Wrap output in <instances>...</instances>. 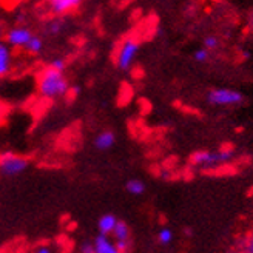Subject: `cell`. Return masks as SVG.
I'll use <instances>...</instances> for the list:
<instances>
[{"mask_svg":"<svg viewBox=\"0 0 253 253\" xmlns=\"http://www.w3.org/2000/svg\"><path fill=\"white\" fill-rule=\"evenodd\" d=\"M70 91V84L65 74L62 71H56L53 68H46L41 73L37 81V93L41 97L48 100H56L65 97Z\"/></svg>","mask_w":253,"mask_h":253,"instance_id":"1","label":"cell"},{"mask_svg":"<svg viewBox=\"0 0 253 253\" xmlns=\"http://www.w3.org/2000/svg\"><path fill=\"white\" fill-rule=\"evenodd\" d=\"M235 158V150L232 147H227V148H221L216 151H211V150H199L195 151L190 158V162L192 166L199 167V169H214V167H219L222 164L230 162Z\"/></svg>","mask_w":253,"mask_h":253,"instance_id":"2","label":"cell"},{"mask_svg":"<svg viewBox=\"0 0 253 253\" xmlns=\"http://www.w3.org/2000/svg\"><path fill=\"white\" fill-rule=\"evenodd\" d=\"M206 102L211 107H238L244 104V94L227 86L211 88L206 93Z\"/></svg>","mask_w":253,"mask_h":253,"instance_id":"3","label":"cell"},{"mask_svg":"<svg viewBox=\"0 0 253 253\" xmlns=\"http://www.w3.org/2000/svg\"><path fill=\"white\" fill-rule=\"evenodd\" d=\"M139 48H141V43H139L136 37H133V36L125 37L118 49V54H116V67L121 71L131 70V67L134 65V60L137 57Z\"/></svg>","mask_w":253,"mask_h":253,"instance_id":"4","label":"cell"},{"mask_svg":"<svg viewBox=\"0 0 253 253\" xmlns=\"http://www.w3.org/2000/svg\"><path fill=\"white\" fill-rule=\"evenodd\" d=\"M30 167V161L23 156L5 153L0 156V176L3 178H16L27 171Z\"/></svg>","mask_w":253,"mask_h":253,"instance_id":"5","label":"cell"},{"mask_svg":"<svg viewBox=\"0 0 253 253\" xmlns=\"http://www.w3.org/2000/svg\"><path fill=\"white\" fill-rule=\"evenodd\" d=\"M33 36L31 30H28L27 27H14L11 28L8 33H6V37H5V42L11 46V48H25L27 42L30 41V37Z\"/></svg>","mask_w":253,"mask_h":253,"instance_id":"6","label":"cell"},{"mask_svg":"<svg viewBox=\"0 0 253 253\" xmlns=\"http://www.w3.org/2000/svg\"><path fill=\"white\" fill-rule=\"evenodd\" d=\"M81 3H82V0H48L49 11H51L54 16L67 14V12L79 8Z\"/></svg>","mask_w":253,"mask_h":253,"instance_id":"7","label":"cell"},{"mask_svg":"<svg viewBox=\"0 0 253 253\" xmlns=\"http://www.w3.org/2000/svg\"><path fill=\"white\" fill-rule=\"evenodd\" d=\"M12 70V51L11 46L0 41V78L6 76Z\"/></svg>","mask_w":253,"mask_h":253,"instance_id":"8","label":"cell"},{"mask_svg":"<svg viewBox=\"0 0 253 253\" xmlns=\"http://www.w3.org/2000/svg\"><path fill=\"white\" fill-rule=\"evenodd\" d=\"M93 247H94V253H122L116 247V243H113L108 238V235H102V233L94 239Z\"/></svg>","mask_w":253,"mask_h":253,"instance_id":"9","label":"cell"},{"mask_svg":"<svg viewBox=\"0 0 253 253\" xmlns=\"http://www.w3.org/2000/svg\"><path fill=\"white\" fill-rule=\"evenodd\" d=\"M115 144H116V134L113 133V131H110V130L100 131L94 137V147L99 151H107V150H110Z\"/></svg>","mask_w":253,"mask_h":253,"instance_id":"10","label":"cell"},{"mask_svg":"<svg viewBox=\"0 0 253 253\" xmlns=\"http://www.w3.org/2000/svg\"><path fill=\"white\" fill-rule=\"evenodd\" d=\"M116 222H118V218L115 216V214H104V216L100 218L99 222H97L99 232L102 235H111Z\"/></svg>","mask_w":253,"mask_h":253,"instance_id":"11","label":"cell"},{"mask_svg":"<svg viewBox=\"0 0 253 253\" xmlns=\"http://www.w3.org/2000/svg\"><path fill=\"white\" fill-rule=\"evenodd\" d=\"M111 235L115 236V241H128L130 229H128V225H126L125 222L118 221L116 225H115V229H113V232H111Z\"/></svg>","mask_w":253,"mask_h":253,"instance_id":"12","label":"cell"},{"mask_svg":"<svg viewBox=\"0 0 253 253\" xmlns=\"http://www.w3.org/2000/svg\"><path fill=\"white\" fill-rule=\"evenodd\" d=\"M25 49L30 53V54H39V53H42V49H43V41L41 39L39 36H36V34H33L31 37H30V41L27 42V45H25Z\"/></svg>","mask_w":253,"mask_h":253,"instance_id":"13","label":"cell"},{"mask_svg":"<svg viewBox=\"0 0 253 253\" xmlns=\"http://www.w3.org/2000/svg\"><path fill=\"white\" fill-rule=\"evenodd\" d=\"M125 190L130 195L139 196V195H142L145 192V184L141 179H130L128 182L125 184Z\"/></svg>","mask_w":253,"mask_h":253,"instance_id":"14","label":"cell"},{"mask_svg":"<svg viewBox=\"0 0 253 253\" xmlns=\"http://www.w3.org/2000/svg\"><path fill=\"white\" fill-rule=\"evenodd\" d=\"M202 46H204L207 51H214L221 46V41L218 36H206L204 41H202Z\"/></svg>","mask_w":253,"mask_h":253,"instance_id":"15","label":"cell"},{"mask_svg":"<svg viewBox=\"0 0 253 253\" xmlns=\"http://www.w3.org/2000/svg\"><path fill=\"white\" fill-rule=\"evenodd\" d=\"M158 241L162 244V246H167L173 241V232L169 229V227H162L158 233Z\"/></svg>","mask_w":253,"mask_h":253,"instance_id":"16","label":"cell"},{"mask_svg":"<svg viewBox=\"0 0 253 253\" xmlns=\"http://www.w3.org/2000/svg\"><path fill=\"white\" fill-rule=\"evenodd\" d=\"M209 59H210V51H207L204 46L198 48L196 51L193 53V60L196 63H206V62H209Z\"/></svg>","mask_w":253,"mask_h":253,"instance_id":"17","label":"cell"},{"mask_svg":"<svg viewBox=\"0 0 253 253\" xmlns=\"http://www.w3.org/2000/svg\"><path fill=\"white\" fill-rule=\"evenodd\" d=\"M62 30H63V23H62L59 19H56V20H53V22H49V23H48L46 33H48V34H51V36H57Z\"/></svg>","mask_w":253,"mask_h":253,"instance_id":"18","label":"cell"},{"mask_svg":"<svg viewBox=\"0 0 253 253\" xmlns=\"http://www.w3.org/2000/svg\"><path fill=\"white\" fill-rule=\"evenodd\" d=\"M49 68L63 73V71H65V68H67V62H65V59H63V57H56V59H53L51 62H49Z\"/></svg>","mask_w":253,"mask_h":253,"instance_id":"19","label":"cell"},{"mask_svg":"<svg viewBox=\"0 0 253 253\" xmlns=\"http://www.w3.org/2000/svg\"><path fill=\"white\" fill-rule=\"evenodd\" d=\"M81 252L82 253H94V247H93V243L91 244H88V243H85L82 247H81Z\"/></svg>","mask_w":253,"mask_h":253,"instance_id":"20","label":"cell"},{"mask_svg":"<svg viewBox=\"0 0 253 253\" xmlns=\"http://www.w3.org/2000/svg\"><path fill=\"white\" fill-rule=\"evenodd\" d=\"M34 253H53V249L48 246H41L34 250Z\"/></svg>","mask_w":253,"mask_h":253,"instance_id":"21","label":"cell"},{"mask_svg":"<svg viewBox=\"0 0 253 253\" xmlns=\"http://www.w3.org/2000/svg\"><path fill=\"white\" fill-rule=\"evenodd\" d=\"M116 247H118L122 253H125V250L128 249V241H116Z\"/></svg>","mask_w":253,"mask_h":253,"instance_id":"22","label":"cell"},{"mask_svg":"<svg viewBox=\"0 0 253 253\" xmlns=\"http://www.w3.org/2000/svg\"><path fill=\"white\" fill-rule=\"evenodd\" d=\"M250 59H252V53L249 51V49H243V51H241V60L249 62Z\"/></svg>","mask_w":253,"mask_h":253,"instance_id":"23","label":"cell"},{"mask_svg":"<svg viewBox=\"0 0 253 253\" xmlns=\"http://www.w3.org/2000/svg\"><path fill=\"white\" fill-rule=\"evenodd\" d=\"M247 253H253V235L249 239V244H247Z\"/></svg>","mask_w":253,"mask_h":253,"instance_id":"24","label":"cell"},{"mask_svg":"<svg viewBox=\"0 0 253 253\" xmlns=\"http://www.w3.org/2000/svg\"><path fill=\"white\" fill-rule=\"evenodd\" d=\"M81 91H82V86H79V85L73 86V94H74V96H79Z\"/></svg>","mask_w":253,"mask_h":253,"instance_id":"25","label":"cell"}]
</instances>
